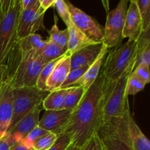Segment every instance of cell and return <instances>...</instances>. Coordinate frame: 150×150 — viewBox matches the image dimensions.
I'll list each match as a JSON object with an SVG mask.
<instances>
[{"label": "cell", "instance_id": "cell-39", "mask_svg": "<svg viewBox=\"0 0 150 150\" xmlns=\"http://www.w3.org/2000/svg\"><path fill=\"white\" fill-rule=\"evenodd\" d=\"M38 1L41 7L45 11L51 7L54 6V3H55V0H38Z\"/></svg>", "mask_w": 150, "mask_h": 150}, {"label": "cell", "instance_id": "cell-9", "mask_svg": "<svg viewBox=\"0 0 150 150\" xmlns=\"http://www.w3.org/2000/svg\"><path fill=\"white\" fill-rule=\"evenodd\" d=\"M66 1L68 6L73 24L93 42L97 43L103 42V28L100 23L83 10L73 5L68 0Z\"/></svg>", "mask_w": 150, "mask_h": 150}, {"label": "cell", "instance_id": "cell-41", "mask_svg": "<svg viewBox=\"0 0 150 150\" xmlns=\"http://www.w3.org/2000/svg\"><path fill=\"white\" fill-rule=\"evenodd\" d=\"M10 150H33V149H29V148L26 147V146H24L21 142H19V143H17L16 144L13 145V146L10 148Z\"/></svg>", "mask_w": 150, "mask_h": 150}, {"label": "cell", "instance_id": "cell-17", "mask_svg": "<svg viewBox=\"0 0 150 150\" xmlns=\"http://www.w3.org/2000/svg\"><path fill=\"white\" fill-rule=\"evenodd\" d=\"M70 71V54H66L59 60L47 81L46 86L48 92L60 89Z\"/></svg>", "mask_w": 150, "mask_h": 150}, {"label": "cell", "instance_id": "cell-40", "mask_svg": "<svg viewBox=\"0 0 150 150\" xmlns=\"http://www.w3.org/2000/svg\"><path fill=\"white\" fill-rule=\"evenodd\" d=\"M6 74H7V67L5 64H1L0 65V86L4 79H5Z\"/></svg>", "mask_w": 150, "mask_h": 150}, {"label": "cell", "instance_id": "cell-27", "mask_svg": "<svg viewBox=\"0 0 150 150\" xmlns=\"http://www.w3.org/2000/svg\"><path fill=\"white\" fill-rule=\"evenodd\" d=\"M136 2L142 20V30L150 28V0H128Z\"/></svg>", "mask_w": 150, "mask_h": 150}, {"label": "cell", "instance_id": "cell-15", "mask_svg": "<svg viewBox=\"0 0 150 150\" xmlns=\"http://www.w3.org/2000/svg\"><path fill=\"white\" fill-rule=\"evenodd\" d=\"M142 32V20L136 2L130 1L123 29V38L137 40Z\"/></svg>", "mask_w": 150, "mask_h": 150}, {"label": "cell", "instance_id": "cell-1", "mask_svg": "<svg viewBox=\"0 0 150 150\" xmlns=\"http://www.w3.org/2000/svg\"><path fill=\"white\" fill-rule=\"evenodd\" d=\"M107 81L101 72L93 84L86 91L63 128L69 135L72 144L81 146L95 133L103 122V108Z\"/></svg>", "mask_w": 150, "mask_h": 150}, {"label": "cell", "instance_id": "cell-33", "mask_svg": "<svg viewBox=\"0 0 150 150\" xmlns=\"http://www.w3.org/2000/svg\"><path fill=\"white\" fill-rule=\"evenodd\" d=\"M71 144L72 141L69 135L65 133H61L57 136L54 144L47 150H66Z\"/></svg>", "mask_w": 150, "mask_h": 150}, {"label": "cell", "instance_id": "cell-16", "mask_svg": "<svg viewBox=\"0 0 150 150\" xmlns=\"http://www.w3.org/2000/svg\"><path fill=\"white\" fill-rule=\"evenodd\" d=\"M127 133L133 150H150V142L132 117L130 107L125 113Z\"/></svg>", "mask_w": 150, "mask_h": 150}, {"label": "cell", "instance_id": "cell-21", "mask_svg": "<svg viewBox=\"0 0 150 150\" xmlns=\"http://www.w3.org/2000/svg\"><path fill=\"white\" fill-rule=\"evenodd\" d=\"M47 40H44L38 34L35 33L29 35L25 38L18 40L19 51L21 53L36 51L40 52L45 47Z\"/></svg>", "mask_w": 150, "mask_h": 150}, {"label": "cell", "instance_id": "cell-19", "mask_svg": "<svg viewBox=\"0 0 150 150\" xmlns=\"http://www.w3.org/2000/svg\"><path fill=\"white\" fill-rule=\"evenodd\" d=\"M67 28L68 29L69 32V38L67 46V54L70 55L84 47L97 43L89 40L86 35H83L79 29H77L73 24V23Z\"/></svg>", "mask_w": 150, "mask_h": 150}, {"label": "cell", "instance_id": "cell-8", "mask_svg": "<svg viewBox=\"0 0 150 150\" xmlns=\"http://www.w3.org/2000/svg\"><path fill=\"white\" fill-rule=\"evenodd\" d=\"M127 3L128 0H120L117 7L107 14L103 43L108 49L118 47L124 40L122 32L128 7Z\"/></svg>", "mask_w": 150, "mask_h": 150}, {"label": "cell", "instance_id": "cell-23", "mask_svg": "<svg viewBox=\"0 0 150 150\" xmlns=\"http://www.w3.org/2000/svg\"><path fill=\"white\" fill-rule=\"evenodd\" d=\"M54 24L53 25L52 27L50 30H48V34H49V39L48 40L50 42L62 47V48H67V42H68L69 38V32L68 29L60 30L57 25V18H54Z\"/></svg>", "mask_w": 150, "mask_h": 150}, {"label": "cell", "instance_id": "cell-2", "mask_svg": "<svg viewBox=\"0 0 150 150\" xmlns=\"http://www.w3.org/2000/svg\"><path fill=\"white\" fill-rule=\"evenodd\" d=\"M114 48L105 57L101 68L108 83H114L128 69H134L137 57V40H128L125 43Z\"/></svg>", "mask_w": 150, "mask_h": 150}, {"label": "cell", "instance_id": "cell-24", "mask_svg": "<svg viewBox=\"0 0 150 150\" xmlns=\"http://www.w3.org/2000/svg\"><path fill=\"white\" fill-rule=\"evenodd\" d=\"M86 91V89L81 86L69 88L64 100V108L73 111L82 99Z\"/></svg>", "mask_w": 150, "mask_h": 150}, {"label": "cell", "instance_id": "cell-34", "mask_svg": "<svg viewBox=\"0 0 150 150\" xmlns=\"http://www.w3.org/2000/svg\"><path fill=\"white\" fill-rule=\"evenodd\" d=\"M140 64L150 65V46L137 51V57L135 62L134 68Z\"/></svg>", "mask_w": 150, "mask_h": 150}, {"label": "cell", "instance_id": "cell-42", "mask_svg": "<svg viewBox=\"0 0 150 150\" xmlns=\"http://www.w3.org/2000/svg\"><path fill=\"white\" fill-rule=\"evenodd\" d=\"M100 1L105 11L108 13L110 10V0H100Z\"/></svg>", "mask_w": 150, "mask_h": 150}, {"label": "cell", "instance_id": "cell-31", "mask_svg": "<svg viewBox=\"0 0 150 150\" xmlns=\"http://www.w3.org/2000/svg\"><path fill=\"white\" fill-rule=\"evenodd\" d=\"M48 133H50V132L43 130V129H42L41 127H40L38 125L37 127H35L30 133H29V134H28L21 142L24 146H26L27 148L32 149V145L35 143V141H37L39 138H40L41 136L47 134Z\"/></svg>", "mask_w": 150, "mask_h": 150}, {"label": "cell", "instance_id": "cell-12", "mask_svg": "<svg viewBox=\"0 0 150 150\" xmlns=\"http://www.w3.org/2000/svg\"><path fill=\"white\" fill-rule=\"evenodd\" d=\"M42 104L37 105L27 114L21 119L13 127L7 130V133L16 144L21 142L35 127L38 125Z\"/></svg>", "mask_w": 150, "mask_h": 150}, {"label": "cell", "instance_id": "cell-14", "mask_svg": "<svg viewBox=\"0 0 150 150\" xmlns=\"http://www.w3.org/2000/svg\"><path fill=\"white\" fill-rule=\"evenodd\" d=\"M106 48L103 42L92 44L70 55V70L86 65H91Z\"/></svg>", "mask_w": 150, "mask_h": 150}, {"label": "cell", "instance_id": "cell-26", "mask_svg": "<svg viewBox=\"0 0 150 150\" xmlns=\"http://www.w3.org/2000/svg\"><path fill=\"white\" fill-rule=\"evenodd\" d=\"M62 57L57 59L54 60V61L50 62L47 63V64H45V65H44V67H42V70H41L40 74L39 76V78H38V82H37V86H36L37 88H38V89L42 91H48V89H47V86H46L47 81H48V78H49L50 76H51L54 67H55L56 64H57L59 60Z\"/></svg>", "mask_w": 150, "mask_h": 150}, {"label": "cell", "instance_id": "cell-35", "mask_svg": "<svg viewBox=\"0 0 150 150\" xmlns=\"http://www.w3.org/2000/svg\"><path fill=\"white\" fill-rule=\"evenodd\" d=\"M133 73L136 76L142 79L146 84L149 83L150 81V74H149V66L146 64H140L135 67L133 70Z\"/></svg>", "mask_w": 150, "mask_h": 150}, {"label": "cell", "instance_id": "cell-4", "mask_svg": "<svg viewBox=\"0 0 150 150\" xmlns=\"http://www.w3.org/2000/svg\"><path fill=\"white\" fill-rule=\"evenodd\" d=\"M39 51L21 53V59L13 75L7 78L13 88L35 87L45 63L40 58Z\"/></svg>", "mask_w": 150, "mask_h": 150}, {"label": "cell", "instance_id": "cell-38", "mask_svg": "<svg viewBox=\"0 0 150 150\" xmlns=\"http://www.w3.org/2000/svg\"><path fill=\"white\" fill-rule=\"evenodd\" d=\"M38 0H21V9L22 10L32 7L38 4Z\"/></svg>", "mask_w": 150, "mask_h": 150}, {"label": "cell", "instance_id": "cell-45", "mask_svg": "<svg viewBox=\"0 0 150 150\" xmlns=\"http://www.w3.org/2000/svg\"><path fill=\"white\" fill-rule=\"evenodd\" d=\"M2 16H3V15L1 12V9H0V20H1V18H2Z\"/></svg>", "mask_w": 150, "mask_h": 150}, {"label": "cell", "instance_id": "cell-29", "mask_svg": "<svg viewBox=\"0 0 150 150\" xmlns=\"http://www.w3.org/2000/svg\"><path fill=\"white\" fill-rule=\"evenodd\" d=\"M89 66L90 65L83 66V67H78V68L74 69V70H70V73L67 75L64 82L62 85L61 87H60V89H67L70 85L76 83L77 81H79L83 76L85 72L88 70Z\"/></svg>", "mask_w": 150, "mask_h": 150}, {"label": "cell", "instance_id": "cell-37", "mask_svg": "<svg viewBox=\"0 0 150 150\" xmlns=\"http://www.w3.org/2000/svg\"><path fill=\"white\" fill-rule=\"evenodd\" d=\"M13 4V0H0V9L3 16L8 12Z\"/></svg>", "mask_w": 150, "mask_h": 150}, {"label": "cell", "instance_id": "cell-7", "mask_svg": "<svg viewBox=\"0 0 150 150\" xmlns=\"http://www.w3.org/2000/svg\"><path fill=\"white\" fill-rule=\"evenodd\" d=\"M49 93L35 87H22L13 89V111L9 129L15 125L42 100ZM8 129V130H9Z\"/></svg>", "mask_w": 150, "mask_h": 150}, {"label": "cell", "instance_id": "cell-32", "mask_svg": "<svg viewBox=\"0 0 150 150\" xmlns=\"http://www.w3.org/2000/svg\"><path fill=\"white\" fill-rule=\"evenodd\" d=\"M81 150H104L103 144L98 133L92 135L81 146Z\"/></svg>", "mask_w": 150, "mask_h": 150}, {"label": "cell", "instance_id": "cell-28", "mask_svg": "<svg viewBox=\"0 0 150 150\" xmlns=\"http://www.w3.org/2000/svg\"><path fill=\"white\" fill-rule=\"evenodd\" d=\"M58 135L53 133H48L47 134L41 136L40 138L35 141L32 145L33 150H47L49 149L55 141L57 140Z\"/></svg>", "mask_w": 150, "mask_h": 150}, {"label": "cell", "instance_id": "cell-10", "mask_svg": "<svg viewBox=\"0 0 150 150\" xmlns=\"http://www.w3.org/2000/svg\"><path fill=\"white\" fill-rule=\"evenodd\" d=\"M45 12L40 5V3L22 10L17 26L18 40L36 33L42 28L44 29L43 21Z\"/></svg>", "mask_w": 150, "mask_h": 150}, {"label": "cell", "instance_id": "cell-36", "mask_svg": "<svg viewBox=\"0 0 150 150\" xmlns=\"http://www.w3.org/2000/svg\"><path fill=\"white\" fill-rule=\"evenodd\" d=\"M14 144H16V143L7 133L0 138V150H10Z\"/></svg>", "mask_w": 150, "mask_h": 150}, {"label": "cell", "instance_id": "cell-20", "mask_svg": "<svg viewBox=\"0 0 150 150\" xmlns=\"http://www.w3.org/2000/svg\"><path fill=\"white\" fill-rule=\"evenodd\" d=\"M68 89H59L51 91L42 102V107L47 110H61L64 108V100Z\"/></svg>", "mask_w": 150, "mask_h": 150}, {"label": "cell", "instance_id": "cell-11", "mask_svg": "<svg viewBox=\"0 0 150 150\" xmlns=\"http://www.w3.org/2000/svg\"><path fill=\"white\" fill-rule=\"evenodd\" d=\"M13 111V88L5 77L0 86V136L7 133L11 122Z\"/></svg>", "mask_w": 150, "mask_h": 150}, {"label": "cell", "instance_id": "cell-30", "mask_svg": "<svg viewBox=\"0 0 150 150\" xmlns=\"http://www.w3.org/2000/svg\"><path fill=\"white\" fill-rule=\"evenodd\" d=\"M54 7H56L59 16L65 23L67 27L70 26L72 23V21L67 1L65 0H55Z\"/></svg>", "mask_w": 150, "mask_h": 150}, {"label": "cell", "instance_id": "cell-3", "mask_svg": "<svg viewBox=\"0 0 150 150\" xmlns=\"http://www.w3.org/2000/svg\"><path fill=\"white\" fill-rule=\"evenodd\" d=\"M133 68H130L114 83L107 81V87L103 108V121L120 118L129 107L128 97L126 96L125 86L127 78Z\"/></svg>", "mask_w": 150, "mask_h": 150}, {"label": "cell", "instance_id": "cell-18", "mask_svg": "<svg viewBox=\"0 0 150 150\" xmlns=\"http://www.w3.org/2000/svg\"><path fill=\"white\" fill-rule=\"evenodd\" d=\"M108 52V48H104V50L103 51V52L101 53L100 55L99 56V57H98V58L90 66H89L88 70L85 72V73L83 75V76H82L79 81H77L76 83L70 85L67 89H69V88L81 86V87L84 88L86 90H87V89L93 84L94 82L95 81L96 79L98 78V75L100 73L101 68H102L104 60H105V57H106V54Z\"/></svg>", "mask_w": 150, "mask_h": 150}, {"label": "cell", "instance_id": "cell-46", "mask_svg": "<svg viewBox=\"0 0 150 150\" xmlns=\"http://www.w3.org/2000/svg\"><path fill=\"white\" fill-rule=\"evenodd\" d=\"M0 138H1V136H0Z\"/></svg>", "mask_w": 150, "mask_h": 150}, {"label": "cell", "instance_id": "cell-13", "mask_svg": "<svg viewBox=\"0 0 150 150\" xmlns=\"http://www.w3.org/2000/svg\"><path fill=\"white\" fill-rule=\"evenodd\" d=\"M72 111L63 108L61 110H47L40 120L38 126L50 133L59 135L62 133Z\"/></svg>", "mask_w": 150, "mask_h": 150}, {"label": "cell", "instance_id": "cell-44", "mask_svg": "<svg viewBox=\"0 0 150 150\" xmlns=\"http://www.w3.org/2000/svg\"><path fill=\"white\" fill-rule=\"evenodd\" d=\"M13 3H15V4H18V3H21V0H13Z\"/></svg>", "mask_w": 150, "mask_h": 150}, {"label": "cell", "instance_id": "cell-6", "mask_svg": "<svg viewBox=\"0 0 150 150\" xmlns=\"http://www.w3.org/2000/svg\"><path fill=\"white\" fill-rule=\"evenodd\" d=\"M21 3L15 4L0 20V65L5 64L9 55L18 42L17 26Z\"/></svg>", "mask_w": 150, "mask_h": 150}, {"label": "cell", "instance_id": "cell-22", "mask_svg": "<svg viewBox=\"0 0 150 150\" xmlns=\"http://www.w3.org/2000/svg\"><path fill=\"white\" fill-rule=\"evenodd\" d=\"M67 54V49L59 46L50 41L47 40L45 47L40 54V58L45 64L57 59Z\"/></svg>", "mask_w": 150, "mask_h": 150}, {"label": "cell", "instance_id": "cell-25", "mask_svg": "<svg viewBox=\"0 0 150 150\" xmlns=\"http://www.w3.org/2000/svg\"><path fill=\"white\" fill-rule=\"evenodd\" d=\"M146 83L141 79L133 73V72L130 73L127 78V83L125 86V94L126 96L128 97L130 95H136L139 92L143 90L146 86Z\"/></svg>", "mask_w": 150, "mask_h": 150}, {"label": "cell", "instance_id": "cell-43", "mask_svg": "<svg viewBox=\"0 0 150 150\" xmlns=\"http://www.w3.org/2000/svg\"><path fill=\"white\" fill-rule=\"evenodd\" d=\"M66 150H81V147H79V146H76V145L71 144L67 147V149Z\"/></svg>", "mask_w": 150, "mask_h": 150}, {"label": "cell", "instance_id": "cell-5", "mask_svg": "<svg viewBox=\"0 0 150 150\" xmlns=\"http://www.w3.org/2000/svg\"><path fill=\"white\" fill-rule=\"evenodd\" d=\"M125 113L120 118L103 121L98 134L104 150H133L127 133Z\"/></svg>", "mask_w": 150, "mask_h": 150}]
</instances>
